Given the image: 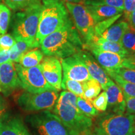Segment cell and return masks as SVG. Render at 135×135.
<instances>
[{
  "mask_svg": "<svg viewBox=\"0 0 135 135\" xmlns=\"http://www.w3.org/2000/svg\"><path fill=\"white\" fill-rule=\"evenodd\" d=\"M83 44L71 20H69L60 29L45 37L40 46L41 51L46 56L63 59L82 50Z\"/></svg>",
  "mask_w": 135,
  "mask_h": 135,
  "instance_id": "6da1fadb",
  "label": "cell"
},
{
  "mask_svg": "<svg viewBox=\"0 0 135 135\" xmlns=\"http://www.w3.org/2000/svg\"><path fill=\"white\" fill-rule=\"evenodd\" d=\"M78 97L68 91L61 93L54 106L53 113L72 130L83 134L90 130L93 119L85 116L77 106Z\"/></svg>",
  "mask_w": 135,
  "mask_h": 135,
  "instance_id": "7a4b0ae2",
  "label": "cell"
},
{
  "mask_svg": "<svg viewBox=\"0 0 135 135\" xmlns=\"http://www.w3.org/2000/svg\"><path fill=\"white\" fill-rule=\"evenodd\" d=\"M42 4L37 0L33 4L22 9L14 15L12 19V35L17 40H22L38 48L40 45L36 40L39 19Z\"/></svg>",
  "mask_w": 135,
  "mask_h": 135,
  "instance_id": "3957f363",
  "label": "cell"
},
{
  "mask_svg": "<svg viewBox=\"0 0 135 135\" xmlns=\"http://www.w3.org/2000/svg\"><path fill=\"white\" fill-rule=\"evenodd\" d=\"M70 18L61 0H42L36 40L40 43L45 37L63 26Z\"/></svg>",
  "mask_w": 135,
  "mask_h": 135,
  "instance_id": "277c9868",
  "label": "cell"
},
{
  "mask_svg": "<svg viewBox=\"0 0 135 135\" xmlns=\"http://www.w3.org/2000/svg\"><path fill=\"white\" fill-rule=\"evenodd\" d=\"M93 132L98 135H135L134 115L105 111L98 116Z\"/></svg>",
  "mask_w": 135,
  "mask_h": 135,
  "instance_id": "5b68a950",
  "label": "cell"
},
{
  "mask_svg": "<svg viewBox=\"0 0 135 135\" xmlns=\"http://www.w3.org/2000/svg\"><path fill=\"white\" fill-rule=\"evenodd\" d=\"M26 120L35 135H81L67 127L58 116L50 111L30 114Z\"/></svg>",
  "mask_w": 135,
  "mask_h": 135,
  "instance_id": "8992f818",
  "label": "cell"
},
{
  "mask_svg": "<svg viewBox=\"0 0 135 135\" xmlns=\"http://www.w3.org/2000/svg\"><path fill=\"white\" fill-rule=\"evenodd\" d=\"M15 66L21 82V86L26 91L40 93L46 91L56 90L45 80L40 65L32 68H25L16 63Z\"/></svg>",
  "mask_w": 135,
  "mask_h": 135,
  "instance_id": "52a82bcc",
  "label": "cell"
},
{
  "mask_svg": "<svg viewBox=\"0 0 135 135\" xmlns=\"http://www.w3.org/2000/svg\"><path fill=\"white\" fill-rule=\"evenodd\" d=\"M58 91H46L40 93L24 92L18 97L17 103L24 111H49L53 109L59 97Z\"/></svg>",
  "mask_w": 135,
  "mask_h": 135,
  "instance_id": "ba28073f",
  "label": "cell"
},
{
  "mask_svg": "<svg viewBox=\"0 0 135 135\" xmlns=\"http://www.w3.org/2000/svg\"><path fill=\"white\" fill-rule=\"evenodd\" d=\"M65 6L72 17L76 28L84 38V44L89 43L94 38V28L97 23L84 5L66 3Z\"/></svg>",
  "mask_w": 135,
  "mask_h": 135,
  "instance_id": "9c48e42d",
  "label": "cell"
},
{
  "mask_svg": "<svg viewBox=\"0 0 135 135\" xmlns=\"http://www.w3.org/2000/svg\"><path fill=\"white\" fill-rule=\"evenodd\" d=\"M63 69V76L71 80L83 83L92 78L89 74L86 66L80 60L76 53L61 59V61Z\"/></svg>",
  "mask_w": 135,
  "mask_h": 135,
  "instance_id": "30bf717a",
  "label": "cell"
},
{
  "mask_svg": "<svg viewBox=\"0 0 135 135\" xmlns=\"http://www.w3.org/2000/svg\"><path fill=\"white\" fill-rule=\"evenodd\" d=\"M40 66L42 73L48 84L58 91H60L61 89L63 69L58 58L54 56H46L42 60Z\"/></svg>",
  "mask_w": 135,
  "mask_h": 135,
  "instance_id": "8fae6325",
  "label": "cell"
},
{
  "mask_svg": "<svg viewBox=\"0 0 135 135\" xmlns=\"http://www.w3.org/2000/svg\"><path fill=\"white\" fill-rule=\"evenodd\" d=\"M21 86L14 62L9 60L0 65V90L8 97L15 89Z\"/></svg>",
  "mask_w": 135,
  "mask_h": 135,
  "instance_id": "7c38bea8",
  "label": "cell"
},
{
  "mask_svg": "<svg viewBox=\"0 0 135 135\" xmlns=\"http://www.w3.org/2000/svg\"><path fill=\"white\" fill-rule=\"evenodd\" d=\"M76 55L86 66L91 77L98 81L101 88L105 90L113 80H111L104 69L99 65L93 56L87 51L83 50L78 52Z\"/></svg>",
  "mask_w": 135,
  "mask_h": 135,
  "instance_id": "4fadbf2b",
  "label": "cell"
},
{
  "mask_svg": "<svg viewBox=\"0 0 135 135\" xmlns=\"http://www.w3.org/2000/svg\"><path fill=\"white\" fill-rule=\"evenodd\" d=\"M105 91L108 97V111L117 114L125 113V99L121 88L112 81Z\"/></svg>",
  "mask_w": 135,
  "mask_h": 135,
  "instance_id": "5bb4252c",
  "label": "cell"
},
{
  "mask_svg": "<svg viewBox=\"0 0 135 135\" xmlns=\"http://www.w3.org/2000/svg\"><path fill=\"white\" fill-rule=\"evenodd\" d=\"M90 51L94 59L104 70H114L123 68L124 57L121 55L97 49H91Z\"/></svg>",
  "mask_w": 135,
  "mask_h": 135,
  "instance_id": "9a60e30c",
  "label": "cell"
},
{
  "mask_svg": "<svg viewBox=\"0 0 135 135\" xmlns=\"http://www.w3.org/2000/svg\"><path fill=\"white\" fill-rule=\"evenodd\" d=\"M26 127L18 117L8 115L0 119V135H23Z\"/></svg>",
  "mask_w": 135,
  "mask_h": 135,
  "instance_id": "2e32d148",
  "label": "cell"
},
{
  "mask_svg": "<svg viewBox=\"0 0 135 135\" xmlns=\"http://www.w3.org/2000/svg\"><path fill=\"white\" fill-rule=\"evenodd\" d=\"M96 23L108 19L116 15L121 14L123 10L102 4H84Z\"/></svg>",
  "mask_w": 135,
  "mask_h": 135,
  "instance_id": "e0dca14e",
  "label": "cell"
},
{
  "mask_svg": "<svg viewBox=\"0 0 135 135\" xmlns=\"http://www.w3.org/2000/svg\"><path fill=\"white\" fill-rule=\"evenodd\" d=\"M129 27V25L127 21H119L111 25L101 34L99 38L110 41L120 42L123 35L127 31Z\"/></svg>",
  "mask_w": 135,
  "mask_h": 135,
  "instance_id": "ac0fdd59",
  "label": "cell"
},
{
  "mask_svg": "<svg viewBox=\"0 0 135 135\" xmlns=\"http://www.w3.org/2000/svg\"><path fill=\"white\" fill-rule=\"evenodd\" d=\"M43 52L39 50L28 51L21 56L18 64L25 68H32L39 65L43 59Z\"/></svg>",
  "mask_w": 135,
  "mask_h": 135,
  "instance_id": "d6986e66",
  "label": "cell"
},
{
  "mask_svg": "<svg viewBox=\"0 0 135 135\" xmlns=\"http://www.w3.org/2000/svg\"><path fill=\"white\" fill-rule=\"evenodd\" d=\"M35 48V47L31 43L22 40H17L15 45L9 50L10 60L18 63L22 56L30 50Z\"/></svg>",
  "mask_w": 135,
  "mask_h": 135,
  "instance_id": "ffe728a7",
  "label": "cell"
},
{
  "mask_svg": "<svg viewBox=\"0 0 135 135\" xmlns=\"http://www.w3.org/2000/svg\"><path fill=\"white\" fill-rule=\"evenodd\" d=\"M105 71L108 75L112 78L118 85L121 88L124 96L128 97H135V84L126 81L111 71L106 70Z\"/></svg>",
  "mask_w": 135,
  "mask_h": 135,
  "instance_id": "44dd1931",
  "label": "cell"
},
{
  "mask_svg": "<svg viewBox=\"0 0 135 135\" xmlns=\"http://www.w3.org/2000/svg\"><path fill=\"white\" fill-rule=\"evenodd\" d=\"M83 83L84 99L92 101L100 93L101 86L97 80L91 78Z\"/></svg>",
  "mask_w": 135,
  "mask_h": 135,
  "instance_id": "7402d4cb",
  "label": "cell"
},
{
  "mask_svg": "<svg viewBox=\"0 0 135 135\" xmlns=\"http://www.w3.org/2000/svg\"><path fill=\"white\" fill-rule=\"evenodd\" d=\"M61 89L71 92L78 97L84 98L82 83L71 80L66 76H63L61 82Z\"/></svg>",
  "mask_w": 135,
  "mask_h": 135,
  "instance_id": "603a6c76",
  "label": "cell"
},
{
  "mask_svg": "<svg viewBox=\"0 0 135 135\" xmlns=\"http://www.w3.org/2000/svg\"><path fill=\"white\" fill-rule=\"evenodd\" d=\"M120 43L128 55L135 52V30L129 26L123 35Z\"/></svg>",
  "mask_w": 135,
  "mask_h": 135,
  "instance_id": "cb8c5ba5",
  "label": "cell"
},
{
  "mask_svg": "<svg viewBox=\"0 0 135 135\" xmlns=\"http://www.w3.org/2000/svg\"><path fill=\"white\" fill-rule=\"evenodd\" d=\"M77 106L84 115L92 118L98 116L99 111L94 108L92 102L86 99L78 97Z\"/></svg>",
  "mask_w": 135,
  "mask_h": 135,
  "instance_id": "d4e9b609",
  "label": "cell"
},
{
  "mask_svg": "<svg viewBox=\"0 0 135 135\" xmlns=\"http://www.w3.org/2000/svg\"><path fill=\"white\" fill-rule=\"evenodd\" d=\"M122 16V13L116 15V16L111 17L108 19H106L103 21H99L96 23L94 28V38H98L99 36L105 31L108 28H109L111 25H113L116 20L119 19ZM85 45V44H84Z\"/></svg>",
  "mask_w": 135,
  "mask_h": 135,
  "instance_id": "484cf974",
  "label": "cell"
},
{
  "mask_svg": "<svg viewBox=\"0 0 135 135\" xmlns=\"http://www.w3.org/2000/svg\"><path fill=\"white\" fill-rule=\"evenodd\" d=\"M11 13L9 9L3 4H0V36L4 35L9 26Z\"/></svg>",
  "mask_w": 135,
  "mask_h": 135,
  "instance_id": "4316f807",
  "label": "cell"
},
{
  "mask_svg": "<svg viewBox=\"0 0 135 135\" xmlns=\"http://www.w3.org/2000/svg\"><path fill=\"white\" fill-rule=\"evenodd\" d=\"M91 102L94 108L98 111L105 112L108 107V97L106 91L99 93Z\"/></svg>",
  "mask_w": 135,
  "mask_h": 135,
  "instance_id": "83f0119b",
  "label": "cell"
},
{
  "mask_svg": "<svg viewBox=\"0 0 135 135\" xmlns=\"http://www.w3.org/2000/svg\"><path fill=\"white\" fill-rule=\"evenodd\" d=\"M85 4H102L108 5L112 7L124 10L123 0H86Z\"/></svg>",
  "mask_w": 135,
  "mask_h": 135,
  "instance_id": "f1b7e54d",
  "label": "cell"
},
{
  "mask_svg": "<svg viewBox=\"0 0 135 135\" xmlns=\"http://www.w3.org/2000/svg\"><path fill=\"white\" fill-rule=\"evenodd\" d=\"M109 71H111L126 81L135 84V70L121 68L117 69V70Z\"/></svg>",
  "mask_w": 135,
  "mask_h": 135,
  "instance_id": "f546056e",
  "label": "cell"
},
{
  "mask_svg": "<svg viewBox=\"0 0 135 135\" xmlns=\"http://www.w3.org/2000/svg\"><path fill=\"white\" fill-rule=\"evenodd\" d=\"M8 7L13 10L22 9L33 4L37 0H4Z\"/></svg>",
  "mask_w": 135,
  "mask_h": 135,
  "instance_id": "4dcf8cb0",
  "label": "cell"
},
{
  "mask_svg": "<svg viewBox=\"0 0 135 135\" xmlns=\"http://www.w3.org/2000/svg\"><path fill=\"white\" fill-rule=\"evenodd\" d=\"M16 42L14 37L10 35H4L0 36V51L9 50Z\"/></svg>",
  "mask_w": 135,
  "mask_h": 135,
  "instance_id": "1f68e13d",
  "label": "cell"
},
{
  "mask_svg": "<svg viewBox=\"0 0 135 135\" xmlns=\"http://www.w3.org/2000/svg\"><path fill=\"white\" fill-rule=\"evenodd\" d=\"M123 68L135 70V52L126 56L123 61Z\"/></svg>",
  "mask_w": 135,
  "mask_h": 135,
  "instance_id": "d6a6232c",
  "label": "cell"
},
{
  "mask_svg": "<svg viewBox=\"0 0 135 135\" xmlns=\"http://www.w3.org/2000/svg\"><path fill=\"white\" fill-rule=\"evenodd\" d=\"M124 1V11L125 18L128 17L135 9V0H123Z\"/></svg>",
  "mask_w": 135,
  "mask_h": 135,
  "instance_id": "836d02e7",
  "label": "cell"
},
{
  "mask_svg": "<svg viewBox=\"0 0 135 135\" xmlns=\"http://www.w3.org/2000/svg\"><path fill=\"white\" fill-rule=\"evenodd\" d=\"M126 103V110L128 113L135 114V97H128L124 96Z\"/></svg>",
  "mask_w": 135,
  "mask_h": 135,
  "instance_id": "e575fe53",
  "label": "cell"
},
{
  "mask_svg": "<svg viewBox=\"0 0 135 135\" xmlns=\"http://www.w3.org/2000/svg\"><path fill=\"white\" fill-rule=\"evenodd\" d=\"M7 105L4 98L0 96V119L4 118L7 114Z\"/></svg>",
  "mask_w": 135,
  "mask_h": 135,
  "instance_id": "d590c367",
  "label": "cell"
},
{
  "mask_svg": "<svg viewBox=\"0 0 135 135\" xmlns=\"http://www.w3.org/2000/svg\"><path fill=\"white\" fill-rule=\"evenodd\" d=\"M10 60V51H0V65Z\"/></svg>",
  "mask_w": 135,
  "mask_h": 135,
  "instance_id": "8d00e7d4",
  "label": "cell"
},
{
  "mask_svg": "<svg viewBox=\"0 0 135 135\" xmlns=\"http://www.w3.org/2000/svg\"><path fill=\"white\" fill-rule=\"evenodd\" d=\"M126 20L128 21V23H129V26L135 30V9L130 13Z\"/></svg>",
  "mask_w": 135,
  "mask_h": 135,
  "instance_id": "74e56055",
  "label": "cell"
},
{
  "mask_svg": "<svg viewBox=\"0 0 135 135\" xmlns=\"http://www.w3.org/2000/svg\"><path fill=\"white\" fill-rule=\"evenodd\" d=\"M63 1H65L66 3H78L80 2L81 0H63Z\"/></svg>",
  "mask_w": 135,
  "mask_h": 135,
  "instance_id": "f35d334b",
  "label": "cell"
},
{
  "mask_svg": "<svg viewBox=\"0 0 135 135\" xmlns=\"http://www.w3.org/2000/svg\"><path fill=\"white\" fill-rule=\"evenodd\" d=\"M83 135H98V134H96V133H94V132H91L90 130H89L88 131H87L86 133H84Z\"/></svg>",
  "mask_w": 135,
  "mask_h": 135,
  "instance_id": "ab89813d",
  "label": "cell"
},
{
  "mask_svg": "<svg viewBox=\"0 0 135 135\" xmlns=\"http://www.w3.org/2000/svg\"><path fill=\"white\" fill-rule=\"evenodd\" d=\"M23 135H31V134H30V132L28 131V129H27V128H26V130L25 131V132H24V133H23Z\"/></svg>",
  "mask_w": 135,
  "mask_h": 135,
  "instance_id": "60d3db41",
  "label": "cell"
},
{
  "mask_svg": "<svg viewBox=\"0 0 135 135\" xmlns=\"http://www.w3.org/2000/svg\"><path fill=\"white\" fill-rule=\"evenodd\" d=\"M134 122H135V114H134Z\"/></svg>",
  "mask_w": 135,
  "mask_h": 135,
  "instance_id": "b9f144b4",
  "label": "cell"
}]
</instances>
